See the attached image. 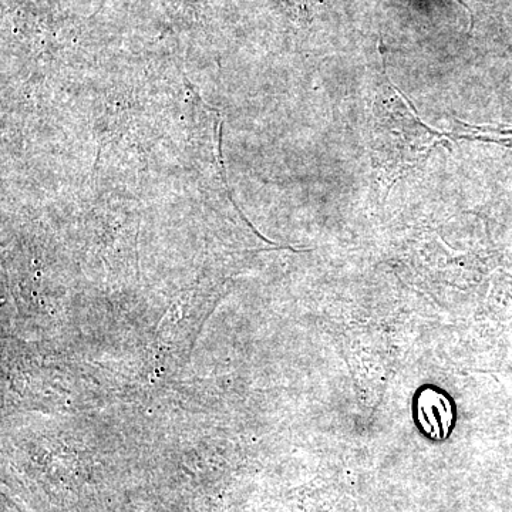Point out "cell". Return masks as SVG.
<instances>
[{
	"mask_svg": "<svg viewBox=\"0 0 512 512\" xmlns=\"http://www.w3.org/2000/svg\"><path fill=\"white\" fill-rule=\"evenodd\" d=\"M441 141L443 136L414 114L396 87H380L373 104L372 156L387 191L423 167Z\"/></svg>",
	"mask_w": 512,
	"mask_h": 512,
	"instance_id": "obj_1",
	"label": "cell"
},
{
	"mask_svg": "<svg viewBox=\"0 0 512 512\" xmlns=\"http://www.w3.org/2000/svg\"><path fill=\"white\" fill-rule=\"evenodd\" d=\"M456 137L467 138V140L490 141V143L504 144L512 147V126H468L461 123L460 133Z\"/></svg>",
	"mask_w": 512,
	"mask_h": 512,
	"instance_id": "obj_2",
	"label": "cell"
}]
</instances>
